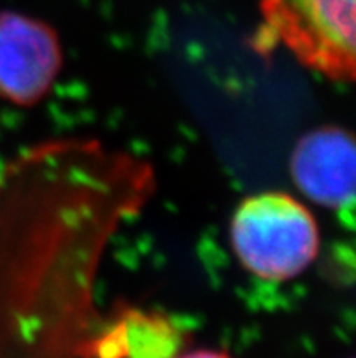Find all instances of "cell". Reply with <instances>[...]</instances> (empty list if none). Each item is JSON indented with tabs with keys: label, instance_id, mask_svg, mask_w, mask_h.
I'll return each mask as SVG.
<instances>
[{
	"label": "cell",
	"instance_id": "cell-1",
	"mask_svg": "<svg viewBox=\"0 0 356 358\" xmlns=\"http://www.w3.org/2000/svg\"><path fill=\"white\" fill-rule=\"evenodd\" d=\"M260 11V53L284 45L331 80L355 78V0H262Z\"/></svg>",
	"mask_w": 356,
	"mask_h": 358
},
{
	"label": "cell",
	"instance_id": "cell-2",
	"mask_svg": "<svg viewBox=\"0 0 356 358\" xmlns=\"http://www.w3.org/2000/svg\"><path fill=\"white\" fill-rule=\"evenodd\" d=\"M231 244L243 268L264 280H291L318 255V226L307 208L285 193H262L238 206Z\"/></svg>",
	"mask_w": 356,
	"mask_h": 358
},
{
	"label": "cell",
	"instance_id": "cell-3",
	"mask_svg": "<svg viewBox=\"0 0 356 358\" xmlns=\"http://www.w3.org/2000/svg\"><path fill=\"white\" fill-rule=\"evenodd\" d=\"M62 66L57 33L18 13L0 15V99L17 106L41 102Z\"/></svg>",
	"mask_w": 356,
	"mask_h": 358
},
{
	"label": "cell",
	"instance_id": "cell-4",
	"mask_svg": "<svg viewBox=\"0 0 356 358\" xmlns=\"http://www.w3.org/2000/svg\"><path fill=\"white\" fill-rule=\"evenodd\" d=\"M291 175L298 189L315 204L331 209L351 208L356 184L353 136L333 126L309 131L291 155Z\"/></svg>",
	"mask_w": 356,
	"mask_h": 358
},
{
	"label": "cell",
	"instance_id": "cell-5",
	"mask_svg": "<svg viewBox=\"0 0 356 358\" xmlns=\"http://www.w3.org/2000/svg\"><path fill=\"white\" fill-rule=\"evenodd\" d=\"M182 344V331L167 317L124 308L91 338L86 358H173Z\"/></svg>",
	"mask_w": 356,
	"mask_h": 358
},
{
	"label": "cell",
	"instance_id": "cell-6",
	"mask_svg": "<svg viewBox=\"0 0 356 358\" xmlns=\"http://www.w3.org/2000/svg\"><path fill=\"white\" fill-rule=\"evenodd\" d=\"M173 358H233L227 353H222V351L217 350H197L190 351V353H178Z\"/></svg>",
	"mask_w": 356,
	"mask_h": 358
}]
</instances>
